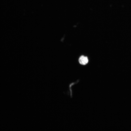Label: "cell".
Segmentation results:
<instances>
[{
    "instance_id": "obj_1",
    "label": "cell",
    "mask_w": 131,
    "mask_h": 131,
    "mask_svg": "<svg viewBox=\"0 0 131 131\" xmlns=\"http://www.w3.org/2000/svg\"><path fill=\"white\" fill-rule=\"evenodd\" d=\"M79 61L81 64L84 65L88 63V59L87 57L82 55L80 56L79 57Z\"/></svg>"
}]
</instances>
